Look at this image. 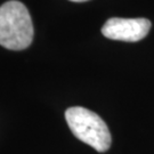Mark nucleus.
I'll return each mask as SVG.
<instances>
[{"instance_id": "f257e3e1", "label": "nucleus", "mask_w": 154, "mask_h": 154, "mask_svg": "<svg viewBox=\"0 0 154 154\" xmlns=\"http://www.w3.org/2000/svg\"><path fill=\"white\" fill-rule=\"evenodd\" d=\"M33 24L28 8L17 0L0 6V45L11 50L28 48L33 40Z\"/></svg>"}, {"instance_id": "f03ea898", "label": "nucleus", "mask_w": 154, "mask_h": 154, "mask_svg": "<svg viewBox=\"0 0 154 154\" xmlns=\"http://www.w3.org/2000/svg\"><path fill=\"white\" fill-rule=\"evenodd\" d=\"M67 126L73 135L97 152H106L111 146V134L103 119L95 112L73 106L65 112Z\"/></svg>"}, {"instance_id": "7ed1b4c3", "label": "nucleus", "mask_w": 154, "mask_h": 154, "mask_svg": "<svg viewBox=\"0 0 154 154\" xmlns=\"http://www.w3.org/2000/svg\"><path fill=\"white\" fill-rule=\"evenodd\" d=\"M152 26L147 18H109L102 28L103 35L111 40L136 42L149 34Z\"/></svg>"}, {"instance_id": "20e7f679", "label": "nucleus", "mask_w": 154, "mask_h": 154, "mask_svg": "<svg viewBox=\"0 0 154 154\" xmlns=\"http://www.w3.org/2000/svg\"><path fill=\"white\" fill-rule=\"evenodd\" d=\"M70 1H73V2H83V1H88V0H70Z\"/></svg>"}]
</instances>
